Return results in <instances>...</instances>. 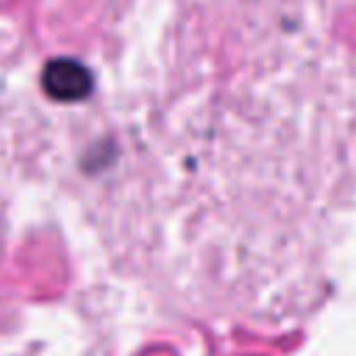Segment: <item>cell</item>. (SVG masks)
Instances as JSON below:
<instances>
[{
    "instance_id": "obj_1",
    "label": "cell",
    "mask_w": 356,
    "mask_h": 356,
    "mask_svg": "<svg viewBox=\"0 0 356 356\" xmlns=\"http://www.w3.org/2000/svg\"><path fill=\"white\" fill-rule=\"evenodd\" d=\"M42 89L58 103H75L92 92V72L75 58H53L42 70Z\"/></svg>"
}]
</instances>
